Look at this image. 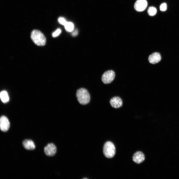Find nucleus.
<instances>
[{"instance_id":"nucleus-1","label":"nucleus","mask_w":179,"mask_h":179,"mask_svg":"<svg viewBox=\"0 0 179 179\" xmlns=\"http://www.w3.org/2000/svg\"><path fill=\"white\" fill-rule=\"evenodd\" d=\"M31 38L34 43L38 46H43L46 44L45 37L43 34L39 30H33L31 33Z\"/></svg>"},{"instance_id":"nucleus-2","label":"nucleus","mask_w":179,"mask_h":179,"mask_svg":"<svg viewBox=\"0 0 179 179\" xmlns=\"http://www.w3.org/2000/svg\"><path fill=\"white\" fill-rule=\"evenodd\" d=\"M76 96L78 102L82 105L86 104L90 101V94L88 91L85 88H81L78 90Z\"/></svg>"},{"instance_id":"nucleus-3","label":"nucleus","mask_w":179,"mask_h":179,"mask_svg":"<svg viewBox=\"0 0 179 179\" xmlns=\"http://www.w3.org/2000/svg\"><path fill=\"white\" fill-rule=\"evenodd\" d=\"M103 152L104 156L106 158H110L115 155V148L113 143L110 141H107L104 144L103 148Z\"/></svg>"},{"instance_id":"nucleus-4","label":"nucleus","mask_w":179,"mask_h":179,"mask_svg":"<svg viewBox=\"0 0 179 179\" xmlns=\"http://www.w3.org/2000/svg\"><path fill=\"white\" fill-rule=\"evenodd\" d=\"M115 73L112 70H109L105 72L102 75L101 80L105 84H110L114 79Z\"/></svg>"},{"instance_id":"nucleus-5","label":"nucleus","mask_w":179,"mask_h":179,"mask_svg":"<svg viewBox=\"0 0 179 179\" xmlns=\"http://www.w3.org/2000/svg\"><path fill=\"white\" fill-rule=\"evenodd\" d=\"M44 150V153L46 155L48 156H52L55 154L57 148L54 144L50 143L48 144L45 147Z\"/></svg>"},{"instance_id":"nucleus-6","label":"nucleus","mask_w":179,"mask_h":179,"mask_svg":"<svg viewBox=\"0 0 179 179\" xmlns=\"http://www.w3.org/2000/svg\"><path fill=\"white\" fill-rule=\"evenodd\" d=\"M147 4L146 0H137L134 4V8L137 11H142L146 8Z\"/></svg>"},{"instance_id":"nucleus-7","label":"nucleus","mask_w":179,"mask_h":179,"mask_svg":"<svg viewBox=\"0 0 179 179\" xmlns=\"http://www.w3.org/2000/svg\"><path fill=\"white\" fill-rule=\"evenodd\" d=\"M10 124L7 118L5 116L1 117L0 119V128L3 132H6L9 129Z\"/></svg>"},{"instance_id":"nucleus-8","label":"nucleus","mask_w":179,"mask_h":179,"mask_svg":"<svg viewBox=\"0 0 179 179\" xmlns=\"http://www.w3.org/2000/svg\"><path fill=\"white\" fill-rule=\"evenodd\" d=\"M112 107L115 108H118L123 105V101L121 98L118 96H115L112 98L110 101Z\"/></svg>"},{"instance_id":"nucleus-9","label":"nucleus","mask_w":179,"mask_h":179,"mask_svg":"<svg viewBox=\"0 0 179 179\" xmlns=\"http://www.w3.org/2000/svg\"><path fill=\"white\" fill-rule=\"evenodd\" d=\"M132 158L133 161L135 163L139 164L144 161L145 157L142 152L140 151H138L134 154Z\"/></svg>"},{"instance_id":"nucleus-10","label":"nucleus","mask_w":179,"mask_h":179,"mask_svg":"<svg viewBox=\"0 0 179 179\" xmlns=\"http://www.w3.org/2000/svg\"><path fill=\"white\" fill-rule=\"evenodd\" d=\"M161 58L160 54L158 52H155L149 56L148 60L150 63L155 64L159 62L161 60Z\"/></svg>"},{"instance_id":"nucleus-11","label":"nucleus","mask_w":179,"mask_h":179,"mask_svg":"<svg viewBox=\"0 0 179 179\" xmlns=\"http://www.w3.org/2000/svg\"><path fill=\"white\" fill-rule=\"evenodd\" d=\"M22 145L27 150H33L35 148L34 142L30 139H26L23 140L22 142Z\"/></svg>"},{"instance_id":"nucleus-12","label":"nucleus","mask_w":179,"mask_h":179,"mask_svg":"<svg viewBox=\"0 0 179 179\" xmlns=\"http://www.w3.org/2000/svg\"><path fill=\"white\" fill-rule=\"evenodd\" d=\"M0 96L1 101L4 103L6 102L9 101V96L6 91H1L0 93Z\"/></svg>"},{"instance_id":"nucleus-13","label":"nucleus","mask_w":179,"mask_h":179,"mask_svg":"<svg viewBox=\"0 0 179 179\" xmlns=\"http://www.w3.org/2000/svg\"><path fill=\"white\" fill-rule=\"evenodd\" d=\"M157 10L156 8L153 6L150 7L147 10L148 14L150 16L155 15L156 13Z\"/></svg>"},{"instance_id":"nucleus-14","label":"nucleus","mask_w":179,"mask_h":179,"mask_svg":"<svg viewBox=\"0 0 179 179\" xmlns=\"http://www.w3.org/2000/svg\"><path fill=\"white\" fill-rule=\"evenodd\" d=\"M65 29L67 31L71 32L73 30L74 25L71 22H67L64 25Z\"/></svg>"},{"instance_id":"nucleus-15","label":"nucleus","mask_w":179,"mask_h":179,"mask_svg":"<svg viewBox=\"0 0 179 179\" xmlns=\"http://www.w3.org/2000/svg\"><path fill=\"white\" fill-rule=\"evenodd\" d=\"M160 10L162 11H165L167 9V5L165 3H162L160 6Z\"/></svg>"},{"instance_id":"nucleus-16","label":"nucleus","mask_w":179,"mask_h":179,"mask_svg":"<svg viewBox=\"0 0 179 179\" xmlns=\"http://www.w3.org/2000/svg\"><path fill=\"white\" fill-rule=\"evenodd\" d=\"M61 30L60 29H58L54 32L52 34V36L55 37L58 36L61 33Z\"/></svg>"},{"instance_id":"nucleus-17","label":"nucleus","mask_w":179,"mask_h":179,"mask_svg":"<svg viewBox=\"0 0 179 179\" xmlns=\"http://www.w3.org/2000/svg\"><path fill=\"white\" fill-rule=\"evenodd\" d=\"M58 21L61 24L64 25L67 22L63 18L60 17L58 19Z\"/></svg>"},{"instance_id":"nucleus-18","label":"nucleus","mask_w":179,"mask_h":179,"mask_svg":"<svg viewBox=\"0 0 179 179\" xmlns=\"http://www.w3.org/2000/svg\"><path fill=\"white\" fill-rule=\"evenodd\" d=\"M78 34V30L77 29H75L72 32V35L74 37L77 36Z\"/></svg>"}]
</instances>
